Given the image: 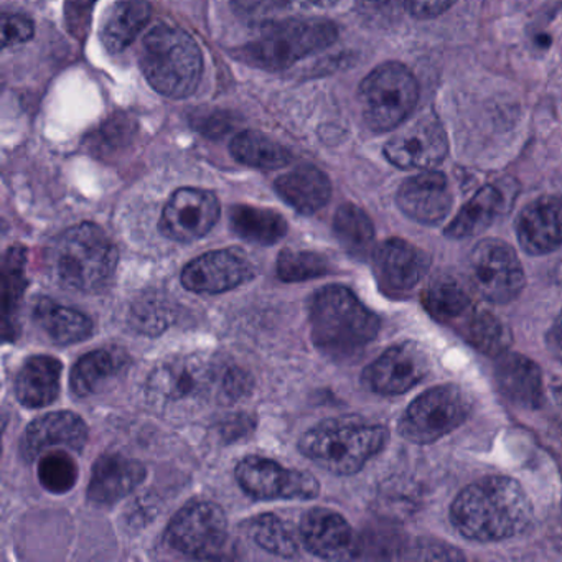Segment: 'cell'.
Listing matches in <instances>:
<instances>
[{"mask_svg": "<svg viewBox=\"0 0 562 562\" xmlns=\"http://www.w3.org/2000/svg\"><path fill=\"white\" fill-rule=\"evenodd\" d=\"M401 131L384 146V156L397 169L430 170L449 154L446 130L436 114L426 111L401 124Z\"/></svg>", "mask_w": 562, "mask_h": 562, "instance_id": "12", "label": "cell"}, {"mask_svg": "<svg viewBox=\"0 0 562 562\" xmlns=\"http://www.w3.org/2000/svg\"><path fill=\"white\" fill-rule=\"evenodd\" d=\"M233 232L248 243L272 246L288 235V222L274 210L238 205L229 213Z\"/></svg>", "mask_w": 562, "mask_h": 562, "instance_id": "30", "label": "cell"}, {"mask_svg": "<svg viewBox=\"0 0 562 562\" xmlns=\"http://www.w3.org/2000/svg\"><path fill=\"white\" fill-rule=\"evenodd\" d=\"M546 347L551 357L562 363V314H559V317L552 322L551 328L546 335Z\"/></svg>", "mask_w": 562, "mask_h": 562, "instance_id": "46", "label": "cell"}, {"mask_svg": "<svg viewBox=\"0 0 562 562\" xmlns=\"http://www.w3.org/2000/svg\"><path fill=\"white\" fill-rule=\"evenodd\" d=\"M467 274L473 291L492 304L503 305L515 301L526 284L518 255L502 239L480 241L470 252Z\"/></svg>", "mask_w": 562, "mask_h": 562, "instance_id": "10", "label": "cell"}, {"mask_svg": "<svg viewBox=\"0 0 562 562\" xmlns=\"http://www.w3.org/2000/svg\"><path fill=\"white\" fill-rule=\"evenodd\" d=\"M153 18L146 0H120L108 11L101 25V41L111 54H121L136 42Z\"/></svg>", "mask_w": 562, "mask_h": 562, "instance_id": "28", "label": "cell"}, {"mask_svg": "<svg viewBox=\"0 0 562 562\" xmlns=\"http://www.w3.org/2000/svg\"><path fill=\"white\" fill-rule=\"evenodd\" d=\"M131 358L121 348H100L83 355L70 374L71 393L77 397L93 396L130 367Z\"/></svg>", "mask_w": 562, "mask_h": 562, "instance_id": "25", "label": "cell"}, {"mask_svg": "<svg viewBox=\"0 0 562 562\" xmlns=\"http://www.w3.org/2000/svg\"><path fill=\"white\" fill-rule=\"evenodd\" d=\"M387 437L386 427L358 417H335L307 430L299 449L327 472L353 475L386 447Z\"/></svg>", "mask_w": 562, "mask_h": 562, "instance_id": "4", "label": "cell"}, {"mask_svg": "<svg viewBox=\"0 0 562 562\" xmlns=\"http://www.w3.org/2000/svg\"><path fill=\"white\" fill-rule=\"evenodd\" d=\"M34 22L25 15H4L2 21V45L5 48L12 45L25 44L34 37Z\"/></svg>", "mask_w": 562, "mask_h": 562, "instance_id": "44", "label": "cell"}, {"mask_svg": "<svg viewBox=\"0 0 562 562\" xmlns=\"http://www.w3.org/2000/svg\"><path fill=\"white\" fill-rule=\"evenodd\" d=\"M228 539V521L222 506L193 502L183 506L167 529V541L190 558H218Z\"/></svg>", "mask_w": 562, "mask_h": 562, "instance_id": "11", "label": "cell"}, {"mask_svg": "<svg viewBox=\"0 0 562 562\" xmlns=\"http://www.w3.org/2000/svg\"><path fill=\"white\" fill-rule=\"evenodd\" d=\"M232 156L252 169L278 170L291 162V153L281 144L255 131L238 134L232 140Z\"/></svg>", "mask_w": 562, "mask_h": 562, "instance_id": "34", "label": "cell"}, {"mask_svg": "<svg viewBox=\"0 0 562 562\" xmlns=\"http://www.w3.org/2000/svg\"><path fill=\"white\" fill-rule=\"evenodd\" d=\"M459 334L488 357H502L513 344L512 331L496 315L473 308L459 325Z\"/></svg>", "mask_w": 562, "mask_h": 562, "instance_id": "33", "label": "cell"}, {"mask_svg": "<svg viewBox=\"0 0 562 562\" xmlns=\"http://www.w3.org/2000/svg\"><path fill=\"white\" fill-rule=\"evenodd\" d=\"M470 411L469 394L456 384H443L416 397L404 411L397 427L404 439L426 446L462 426Z\"/></svg>", "mask_w": 562, "mask_h": 562, "instance_id": "9", "label": "cell"}, {"mask_svg": "<svg viewBox=\"0 0 562 562\" xmlns=\"http://www.w3.org/2000/svg\"><path fill=\"white\" fill-rule=\"evenodd\" d=\"M218 360L205 355H179L157 364L147 381V397L160 409H186L215 400Z\"/></svg>", "mask_w": 562, "mask_h": 562, "instance_id": "8", "label": "cell"}, {"mask_svg": "<svg viewBox=\"0 0 562 562\" xmlns=\"http://www.w3.org/2000/svg\"><path fill=\"white\" fill-rule=\"evenodd\" d=\"M38 480L47 492L65 495L77 485V462L65 450L47 453L38 462Z\"/></svg>", "mask_w": 562, "mask_h": 562, "instance_id": "38", "label": "cell"}, {"mask_svg": "<svg viewBox=\"0 0 562 562\" xmlns=\"http://www.w3.org/2000/svg\"><path fill=\"white\" fill-rule=\"evenodd\" d=\"M236 480L256 499H312L321 485L312 473L285 469L266 457L248 456L236 465Z\"/></svg>", "mask_w": 562, "mask_h": 562, "instance_id": "13", "label": "cell"}, {"mask_svg": "<svg viewBox=\"0 0 562 562\" xmlns=\"http://www.w3.org/2000/svg\"><path fill=\"white\" fill-rule=\"evenodd\" d=\"M496 386L512 404L538 409L544 400L541 368L519 353H503L495 370Z\"/></svg>", "mask_w": 562, "mask_h": 562, "instance_id": "23", "label": "cell"}, {"mask_svg": "<svg viewBox=\"0 0 562 562\" xmlns=\"http://www.w3.org/2000/svg\"><path fill=\"white\" fill-rule=\"evenodd\" d=\"M502 206V192L493 186L483 187L460 210L456 220L447 226L446 235L453 239H465L480 235L492 226Z\"/></svg>", "mask_w": 562, "mask_h": 562, "instance_id": "31", "label": "cell"}, {"mask_svg": "<svg viewBox=\"0 0 562 562\" xmlns=\"http://www.w3.org/2000/svg\"><path fill=\"white\" fill-rule=\"evenodd\" d=\"M34 322L55 345L78 344L87 340L94 330L90 317L47 297L38 299L35 304Z\"/></svg>", "mask_w": 562, "mask_h": 562, "instance_id": "29", "label": "cell"}, {"mask_svg": "<svg viewBox=\"0 0 562 562\" xmlns=\"http://www.w3.org/2000/svg\"><path fill=\"white\" fill-rule=\"evenodd\" d=\"M301 538L307 551L322 559H344L355 549L350 525L331 509L314 508L305 513Z\"/></svg>", "mask_w": 562, "mask_h": 562, "instance_id": "21", "label": "cell"}, {"mask_svg": "<svg viewBox=\"0 0 562 562\" xmlns=\"http://www.w3.org/2000/svg\"><path fill=\"white\" fill-rule=\"evenodd\" d=\"M519 245L531 256H544L562 245V202L541 196L529 203L516 220Z\"/></svg>", "mask_w": 562, "mask_h": 562, "instance_id": "20", "label": "cell"}, {"mask_svg": "<svg viewBox=\"0 0 562 562\" xmlns=\"http://www.w3.org/2000/svg\"><path fill=\"white\" fill-rule=\"evenodd\" d=\"M429 371L426 348L416 341H403L387 348L363 371V383L374 393L397 396L419 384Z\"/></svg>", "mask_w": 562, "mask_h": 562, "instance_id": "15", "label": "cell"}, {"mask_svg": "<svg viewBox=\"0 0 562 562\" xmlns=\"http://www.w3.org/2000/svg\"><path fill=\"white\" fill-rule=\"evenodd\" d=\"M139 65L157 93L172 100L190 97L202 80L203 57L189 32L159 24L140 42Z\"/></svg>", "mask_w": 562, "mask_h": 562, "instance_id": "5", "label": "cell"}, {"mask_svg": "<svg viewBox=\"0 0 562 562\" xmlns=\"http://www.w3.org/2000/svg\"><path fill=\"white\" fill-rule=\"evenodd\" d=\"M361 111L374 133L397 130L413 116L419 101V85L409 68L390 61L374 68L358 91Z\"/></svg>", "mask_w": 562, "mask_h": 562, "instance_id": "7", "label": "cell"}, {"mask_svg": "<svg viewBox=\"0 0 562 562\" xmlns=\"http://www.w3.org/2000/svg\"><path fill=\"white\" fill-rule=\"evenodd\" d=\"M397 206L407 218L423 225H439L452 210V190L440 172H424L401 183Z\"/></svg>", "mask_w": 562, "mask_h": 562, "instance_id": "19", "label": "cell"}, {"mask_svg": "<svg viewBox=\"0 0 562 562\" xmlns=\"http://www.w3.org/2000/svg\"><path fill=\"white\" fill-rule=\"evenodd\" d=\"M363 2L368 11L378 12V14L394 11L396 8V0H363Z\"/></svg>", "mask_w": 562, "mask_h": 562, "instance_id": "48", "label": "cell"}, {"mask_svg": "<svg viewBox=\"0 0 562 562\" xmlns=\"http://www.w3.org/2000/svg\"><path fill=\"white\" fill-rule=\"evenodd\" d=\"M450 519L463 538L496 542L521 535L531 525L532 506L516 480L486 476L459 493Z\"/></svg>", "mask_w": 562, "mask_h": 562, "instance_id": "1", "label": "cell"}, {"mask_svg": "<svg viewBox=\"0 0 562 562\" xmlns=\"http://www.w3.org/2000/svg\"><path fill=\"white\" fill-rule=\"evenodd\" d=\"M308 318L315 347L331 360H351L380 334V317L344 285L315 292Z\"/></svg>", "mask_w": 562, "mask_h": 562, "instance_id": "2", "label": "cell"}, {"mask_svg": "<svg viewBox=\"0 0 562 562\" xmlns=\"http://www.w3.org/2000/svg\"><path fill=\"white\" fill-rule=\"evenodd\" d=\"M133 325L146 335H160L170 324H172V307L166 299L159 295H146L139 299L133 307Z\"/></svg>", "mask_w": 562, "mask_h": 562, "instance_id": "39", "label": "cell"}, {"mask_svg": "<svg viewBox=\"0 0 562 562\" xmlns=\"http://www.w3.org/2000/svg\"><path fill=\"white\" fill-rule=\"evenodd\" d=\"M61 361L47 355L27 358L15 376V396L22 406L37 409L57 401L61 384Z\"/></svg>", "mask_w": 562, "mask_h": 562, "instance_id": "24", "label": "cell"}, {"mask_svg": "<svg viewBox=\"0 0 562 562\" xmlns=\"http://www.w3.org/2000/svg\"><path fill=\"white\" fill-rule=\"evenodd\" d=\"M255 272L241 249H218L190 261L183 269L182 284L195 294H223L251 281Z\"/></svg>", "mask_w": 562, "mask_h": 562, "instance_id": "17", "label": "cell"}, {"mask_svg": "<svg viewBox=\"0 0 562 562\" xmlns=\"http://www.w3.org/2000/svg\"><path fill=\"white\" fill-rule=\"evenodd\" d=\"M276 269L281 281L304 282L328 274L330 262L318 252L285 249L279 255Z\"/></svg>", "mask_w": 562, "mask_h": 562, "instance_id": "37", "label": "cell"}, {"mask_svg": "<svg viewBox=\"0 0 562 562\" xmlns=\"http://www.w3.org/2000/svg\"><path fill=\"white\" fill-rule=\"evenodd\" d=\"M276 192L302 215H312L327 205L331 183L321 169L301 166L276 180Z\"/></svg>", "mask_w": 562, "mask_h": 562, "instance_id": "26", "label": "cell"}, {"mask_svg": "<svg viewBox=\"0 0 562 562\" xmlns=\"http://www.w3.org/2000/svg\"><path fill=\"white\" fill-rule=\"evenodd\" d=\"M236 14L248 21L266 22L288 8V0H232Z\"/></svg>", "mask_w": 562, "mask_h": 562, "instance_id": "43", "label": "cell"}, {"mask_svg": "<svg viewBox=\"0 0 562 562\" xmlns=\"http://www.w3.org/2000/svg\"><path fill=\"white\" fill-rule=\"evenodd\" d=\"M337 38V25L322 19L266 22L261 34L239 48L238 57L266 70H284L330 47Z\"/></svg>", "mask_w": 562, "mask_h": 562, "instance_id": "6", "label": "cell"}, {"mask_svg": "<svg viewBox=\"0 0 562 562\" xmlns=\"http://www.w3.org/2000/svg\"><path fill=\"white\" fill-rule=\"evenodd\" d=\"M555 397H558L559 404L562 406V390H555Z\"/></svg>", "mask_w": 562, "mask_h": 562, "instance_id": "50", "label": "cell"}, {"mask_svg": "<svg viewBox=\"0 0 562 562\" xmlns=\"http://www.w3.org/2000/svg\"><path fill=\"white\" fill-rule=\"evenodd\" d=\"M456 2L457 0H403V5L414 19L426 21L446 14Z\"/></svg>", "mask_w": 562, "mask_h": 562, "instance_id": "45", "label": "cell"}, {"mask_svg": "<svg viewBox=\"0 0 562 562\" xmlns=\"http://www.w3.org/2000/svg\"><path fill=\"white\" fill-rule=\"evenodd\" d=\"M334 232L348 255L367 258L373 248L374 226L370 216L353 203H345L335 213Z\"/></svg>", "mask_w": 562, "mask_h": 562, "instance_id": "35", "label": "cell"}, {"mask_svg": "<svg viewBox=\"0 0 562 562\" xmlns=\"http://www.w3.org/2000/svg\"><path fill=\"white\" fill-rule=\"evenodd\" d=\"M251 387V376L243 368L220 361L215 401H218V403H236V401L248 396Z\"/></svg>", "mask_w": 562, "mask_h": 562, "instance_id": "40", "label": "cell"}, {"mask_svg": "<svg viewBox=\"0 0 562 562\" xmlns=\"http://www.w3.org/2000/svg\"><path fill=\"white\" fill-rule=\"evenodd\" d=\"M222 209L215 193L202 189H180L170 196L160 218V232L179 243H192L212 232Z\"/></svg>", "mask_w": 562, "mask_h": 562, "instance_id": "16", "label": "cell"}, {"mask_svg": "<svg viewBox=\"0 0 562 562\" xmlns=\"http://www.w3.org/2000/svg\"><path fill=\"white\" fill-rule=\"evenodd\" d=\"M146 475V467L139 460L108 453L94 463L88 496L98 505H113L133 493Z\"/></svg>", "mask_w": 562, "mask_h": 562, "instance_id": "22", "label": "cell"}, {"mask_svg": "<svg viewBox=\"0 0 562 562\" xmlns=\"http://www.w3.org/2000/svg\"><path fill=\"white\" fill-rule=\"evenodd\" d=\"M88 442V426L71 411L45 414L25 429L21 440V453L34 462L48 450L60 449L81 452Z\"/></svg>", "mask_w": 562, "mask_h": 562, "instance_id": "18", "label": "cell"}, {"mask_svg": "<svg viewBox=\"0 0 562 562\" xmlns=\"http://www.w3.org/2000/svg\"><path fill=\"white\" fill-rule=\"evenodd\" d=\"M424 308L440 324L459 325L475 308L469 292L449 278L436 279L423 292Z\"/></svg>", "mask_w": 562, "mask_h": 562, "instance_id": "32", "label": "cell"}, {"mask_svg": "<svg viewBox=\"0 0 562 562\" xmlns=\"http://www.w3.org/2000/svg\"><path fill=\"white\" fill-rule=\"evenodd\" d=\"M27 249L24 246H11L2 261V335L4 340H18L19 314L22 299L27 291Z\"/></svg>", "mask_w": 562, "mask_h": 562, "instance_id": "27", "label": "cell"}, {"mask_svg": "<svg viewBox=\"0 0 562 562\" xmlns=\"http://www.w3.org/2000/svg\"><path fill=\"white\" fill-rule=\"evenodd\" d=\"M249 535L269 554L291 559L299 555V539L288 521L274 513L258 515L249 521Z\"/></svg>", "mask_w": 562, "mask_h": 562, "instance_id": "36", "label": "cell"}, {"mask_svg": "<svg viewBox=\"0 0 562 562\" xmlns=\"http://www.w3.org/2000/svg\"><path fill=\"white\" fill-rule=\"evenodd\" d=\"M378 288L391 299L409 295L429 271V256L400 238L386 239L371 256Z\"/></svg>", "mask_w": 562, "mask_h": 562, "instance_id": "14", "label": "cell"}, {"mask_svg": "<svg viewBox=\"0 0 562 562\" xmlns=\"http://www.w3.org/2000/svg\"><path fill=\"white\" fill-rule=\"evenodd\" d=\"M312 4L318 5V8H331L337 0H311Z\"/></svg>", "mask_w": 562, "mask_h": 562, "instance_id": "49", "label": "cell"}, {"mask_svg": "<svg viewBox=\"0 0 562 562\" xmlns=\"http://www.w3.org/2000/svg\"><path fill=\"white\" fill-rule=\"evenodd\" d=\"M120 252L103 228L85 222L61 233L50 248V269L61 288L103 292L116 274Z\"/></svg>", "mask_w": 562, "mask_h": 562, "instance_id": "3", "label": "cell"}, {"mask_svg": "<svg viewBox=\"0 0 562 562\" xmlns=\"http://www.w3.org/2000/svg\"><path fill=\"white\" fill-rule=\"evenodd\" d=\"M97 2L98 0H65V24L77 41L87 38Z\"/></svg>", "mask_w": 562, "mask_h": 562, "instance_id": "41", "label": "cell"}, {"mask_svg": "<svg viewBox=\"0 0 562 562\" xmlns=\"http://www.w3.org/2000/svg\"><path fill=\"white\" fill-rule=\"evenodd\" d=\"M133 126L130 120H123L117 116L116 120H110L97 133V143L94 147L110 154V150H117V147H126L133 139Z\"/></svg>", "mask_w": 562, "mask_h": 562, "instance_id": "42", "label": "cell"}, {"mask_svg": "<svg viewBox=\"0 0 562 562\" xmlns=\"http://www.w3.org/2000/svg\"><path fill=\"white\" fill-rule=\"evenodd\" d=\"M252 429L251 419L249 416H235L232 424H223L222 436L223 439H239V437L248 434Z\"/></svg>", "mask_w": 562, "mask_h": 562, "instance_id": "47", "label": "cell"}]
</instances>
